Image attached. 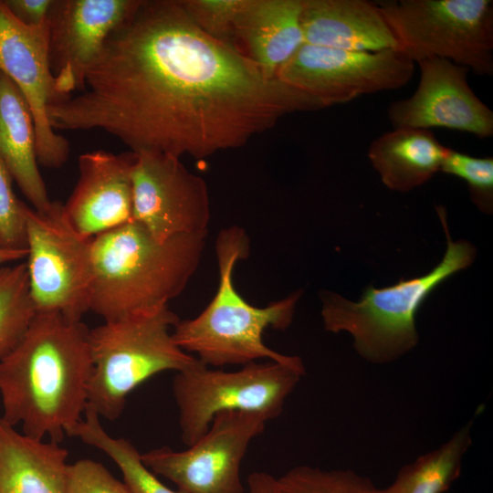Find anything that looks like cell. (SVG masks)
I'll return each instance as SVG.
<instances>
[{
  "mask_svg": "<svg viewBox=\"0 0 493 493\" xmlns=\"http://www.w3.org/2000/svg\"><path fill=\"white\" fill-rule=\"evenodd\" d=\"M440 172L464 180L470 197L483 213L493 212V158L473 157L448 148Z\"/></svg>",
  "mask_w": 493,
  "mask_h": 493,
  "instance_id": "26",
  "label": "cell"
},
{
  "mask_svg": "<svg viewBox=\"0 0 493 493\" xmlns=\"http://www.w3.org/2000/svg\"><path fill=\"white\" fill-rule=\"evenodd\" d=\"M219 281L216 292L206 308L193 319L179 320L173 337L188 353H194L205 365H246L260 359L280 363L302 362L299 356L279 353L263 341L268 328L285 330L291 324L302 295L297 290L263 308L248 303L234 283L236 265L248 257L250 241L240 226L222 229L215 244Z\"/></svg>",
  "mask_w": 493,
  "mask_h": 493,
  "instance_id": "4",
  "label": "cell"
},
{
  "mask_svg": "<svg viewBox=\"0 0 493 493\" xmlns=\"http://www.w3.org/2000/svg\"><path fill=\"white\" fill-rule=\"evenodd\" d=\"M0 71L26 100L36 129L38 164L60 168L68 159V141L51 127L47 108L66 100L58 91L48 54L47 24L26 26L16 20L0 0Z\"/></svg>",
  "mask_w": 493,
  "mask_h": 493,
  "instance_id": "13",
  "label": "cell"
},
{
  "mask_svg": "<svg viewBox=\"0 0 493 493\" xmlns=\"http://www.w3.org/2000/svg\"><path fill=\"white\" fill-rule=\"evenodd\" d=\"M83 415L70 437L76 436L109 456L121 471L123 482L131 493H184L162 483L143 464L141 453L130 440L110 435L100 425L99 414L89 404Z\"/></svg>",
  "mask_w": 493,
  "mask_h": 493,
  "instance_id": "23",
  "label": "cell"
},
{
  "mask_svg": "<svg viewBox=\"0 0 493 493\" xmlns=\"http://www.w3.org/2000/svg\"><path fill=\"white\" fill-rule=\"evenodd\" d=\"M68 450L0 417V493H66Z\"/></svg>",
  "mask_w": 493,
  "mask_h": 493,
  "instance_id": "20",
  "label": "cell"
},
{
  "mask_svg": "<svg viewBox=\"0 0 493 493\" xmlns=\"http://www.w3.org/2000/svg\"><path fill=\"white\" fill-rule=\"evenodd\" d=\"M142 0H52L47 17L48 54L60 94L83 89L87 70L107 38Z\"/></svg>",
  "mask_w": 493,
  "mask_h": 493,
  "instance_id": "15",
  "label": "cell"
},
{
  "mask_svg": "<svg viewBox=\"0 0 493 493\" xmlns=\"http://www.w3.org/2000/svg\"><path fill=\"white\" fill-rule=\"evenodd\" d=\"M0 159L33 209L47 210L52 201L38 169L36 129L29 106L14 82L1 71Z\"/></svg>",
  "mask_w": 493,
  "mask_h": 493,
  "instance_id": "19",
  "label": "cell"
},
{
  "mask_svg": "<svg viewBox=\"0 0 493 493\" xmlns=\"http://www.w3.org/2000/svg\"><path fill=\"white\" fill-rule=\"evenodd\" d=\"M416 63L420 80L415 91L387 108L393 129L443 128L481 139L493 135V111L470 88L467 68L438 58Z\"/></svg>",
  "mask_w": 493,
  "mask_h": 493,
  "instance_id": "14",
  "label": "cell"
},
{
  "mask_svg": "<svg viewBox=\"0 0 493 493\" xmlns=\"http://www.w3.org/2000/svg\"><path fill=\"white\" fill-rule=\"evenodd\" d=\"M206 236L161 242L131 221L93 237L89 310L106 321L168 305L196 271Z\"/></svg>",
  "mask_w": 493,
  "mask_h": 493,
  "instance_id": "3",
  "label": "cell"
},
{
  "mask_svg": "<svg viewBox=\"0 0 493 493\" xmlns=\"http://www.w3.org/2000/svg\"><path fill=\"white\" fill-rule=\"evenodd\" d=\"M414 63L438 58L478 76L493 75V2L490 0H392L377 3Z\"/></svg>",
  "mask_w": 493,
  "mask_h": 493,
  "instance_id": "8",
  "label": "cell"
},
{
  "mask_svg": "<svg viewBox=\"0 0 493 493\" xmlns=\"http://www.w3.org/2000/svg\"><path fill=\"white\" fill-rule=\"evenodd\" d=\"M168 305L130 314L89 330L93 369L88 404L108 420L121 414L127 396L153 375L190 368L198 359L174 341L179 321Z\"/></svg>",
  "mask_w": 493,
  "mask_h": 493,
  "instance_id": "6",
  "label": "cell"
},
{
  "mask_svg": "<svg viewBox=\"0 0 493 493\" xmlns=\"http://www.w3.org/2000/svg\"><path fill=\"white\" fill-rule=\"evenodd\" d=\"M323 109L200 29L181 0H142L107 38L76 96L51 104L54 131L102 130L131 152L205 159L284 116Z\"/></svg>",
  "mask_w": 493,
  "mask_h": 493,
  "instance_id": "1",
  "label": "cell"
},
{
  "mask_svg": "<svg viewBox=\"0 0 493 493\" xmlns=\"http://www.w3.org/2000/svg\"><path fill=\"white\" fill-rule=\"evenodd\" d=\"M35 315L26 264L0 267V360L18 344Z\"/></svg>",
  "mask_w": 493,
  "mask_h": 493,
  "instance_id": "24",
  "label": "cell"
},
{
  "mask_svg": "<svg viewBox=\"0 0 493 493\" xmlns=\"http://www.w3.org/2000/svg\"><path fill=\"white\" fill-rule=\"evenodd\" d=\"M93 369L89 329L56 312H36L0 360L1 418L37 440L60 444L81 421Z\"/></svg>",
  "mask_w": 493,
  "mask_h": 493,
  "instance_id": "2",
  "label": "cell"
},
{
  "mask_svg": "<svg viewBox=\"0 0 493 493\" xmlns=\"http://www.w3.org/2000/svg\"><path fill=\"white\" fill-rule=\"evenodd\" d=\"M66 493H131L100 463L80 459L68 465Z\"/></svg>",
  "mask_w": 493,
  "mask_h": 493,
  "instance_id": "29",
  "label": "cell"
},
{
  "mask_svg": "<svg viewBox=\"0 0 493 493\" xmlns=\"http://www.w3.org/2000/svg\"><path fill=\"white\" fill-rule=\"evenodd\" d=\"M248 493H280L278 479L266 472H253L247 479Z\"/></svg>",
  "mask_w": 493,
  "mask_h": 493,
  "instance_id": "31",
  "label": "cell"
},
{
  "mask_svg": "<svg viewBox=\"0 0 493 493\" xmlns=\"http://www.w3.org/2000/svg\"><path fill=\"white\" fill-rule=\"evenodd\" d=\"M13 178L0 159V249L27 251L26 209L13 191Z\"/></svg>",
  "mask_w": 493,
  "mask_h": 493,
  "instance_id": "28",
  "label": "cell"
},
{
  "mask_svg": "<svg viewBox=\"0 0 493 493\" xmlns=\"http://www.w3.org/2000/svg\"><path fill=\"white\" fill-rule=\"evenodd\" d=\"M134 155L132 221L161 242L207 232L211 209L205 180L188 171L178 157L151 151Z\"/></svg>",
  "mask_w": 493,
  "mask_h": 493,
  "instance_id": "12",
  "label": "cell"
},
{
  "mask_svg": "<svg viewBox=\"0 0 493 493\" xmlns=\"http://www.w3.org/2000/svg\"><path fill=\"white\" fill-rule=\"evenodd\" d=\"M11 16L19 23L38 27L47 24L52 0H1Z\"/></svg>",
  "mask_w": 493,
  "mask_h": 493,
  "instance_id": "30",
  "label": "cell"
},
{
  "mask_svg": "<svg viewBox=\"0 0 493 493\" xmlns=\"http://www.w3.org/2000/svg\"><path fill=\"white\" fill-rule=\"evenodd\" d=\"M134 152L98 150L79 158V176L66 204L67 217L87 238L132 221L131 167Z\"/></svg>",
  "mask_w": 493,
  "mask_h": 493,
  "instance_id": "16",
  "label": "cell"
},
{
  "mask_svg": "<svg viewBox=\"0 0 493 493\" xmlns=\"http://www.w3.org/2000/svg\"><path fill=\"white\" fill-rule=\"evenodd\" d=\"M305 43L362 52L400 50L377 4L366 0H302Z\"/></svg>",
  "mask_w": 493,
  "mask_h": 493,
  "instance_id": "17",
  "label": "cell"
},
{
  "mask_svg": "<svg viewBox=\"0 0 493 493\" xmlns=\"http://www.w3.org/2000/svg\"><path fill=\"white\" fill-rule=\"evenodd\" d=\"M29 292L36 312L81 320L89 310L92 238L81 236L52 201L45 212L26 209Z\"/></svg>",
  "mask_w": 493,
  "mask_h": 493,
  "instance_id": "9",
  "label": "cell"
},
{
  "mask_svg": "<svg viewBox=\"0 0 493 493\" xmlns=\"http://www.w3.org/2000/svg\"><path fill=\"white\" fill-rule=\"evenodd\" d=\"M471 419L438 447L404 465L380 493H445L461 476L464 457L472 446Z\"/></svg>",
  "mask_w": 493,
  "mask_h": 493,
  "instance_id": "22",
  "label": "cell"
},
{
  "mask_svg": "<svg viewBox=\"0 0 493 493\" xmlns=\"http://www.w3.org/2000/svg\"><path fill=\"white\" fill-rule=\"evenodd\" d=\"M302 0H247L235 26V47L269 78L305 43Z\"/></svg>",
  "mask_w": 493,
  "mask_h": 493,
  "instance_id": "18",
  "label": "cell"
},
{
  "mask_svg": "<svg viewBox=\"0 0 493 493\" xmlns=\"http://www.w3.org/2000/svg\"><path fill=\"white\" fill-rule=\"evenodd\" d=\"M436 211L446 236V249L431 271L401 278L385 288L370 285L358 301L329 290L320 293L324 329L349 333L356 352L368 362L389 363L415 348L419 341L415 318L423 302L435 288L475 260L476 247L465 239L453 241L446 209L438 206Z\"/></svg>",
  "mask_w": 493,
  "mask_h": 493,
  "instance_id": "5",
  "label": "cell"
},
{
  "mask_svg": "<svg viewBox=\"0 0 493 493\" xmlns=\"http://www.w3.org/2000/svg\"><path fill=\"white\" fill-rule=\"evenodd\" d=\"M261 414L227 411L216 414L207 431L184 451L168 446L141 454L154 474L184 493H244L240 467L251 441L263 433Z\"/></svg>",
  "mask_w": 493,
  "mask_h": 493,
  "instance_id": "11",
  "label": "cell"
},
{
  "mask_svg": "<svg viewBox=\"0 0 493 493\" xmlns=\"http://www.w3.org/2000/svg\"><path fill=\"white\" fill-rule=\"evenodd\" d=\"M27 256V251L0 249V266L14 260L22 259Z\"/></svg>",
  "mask_w": 493,
  "mask_h": 493,
  "instance_id": "32",
  "label": "cell"
},
{
  "mask_svg": "<svg viewBox=\"0 0 493 493\" xmlns=\"http://www.w3.org/2000/svg\"><path fill=\"white\" fill-rule=\"evenodd\" d=\"M305 373L303 362H254L227 372L210 369L198 360L176 372L172 383L182 441L191 446L222 412L254 413L267 421L278 417Z\"/></svg>",
  "mask_w": 493,
  "mask_h": 493,
  "instance_id": "7",
  "label": "cell"
},
{
  "mask_svg": "<svg viewBox=\"0 0 493 493\" xmlns=\"http://www.w3.org/2000/svg\"><path fill=\"white\" fill-rule=\"evenodd\" d=\"M447 149L430 130L401 128L374 139L368 158L387 188L405 193L440 171Z\"/></svg>",
  "mask_w": 493,
  "mask_h": 493,
  "instance_id": "21",
  "label": "cell"
},
{
  "mask_svg": "<svg viewBox=\"0 0 493 493\" xmlns=\"http://www.w3.org/2000/svg\"><path fill=\"white\" fill-rule=\"evenodd\" d=\"M277 479L280 493H380V488L369 477L351 469L301 465Z\"/></svg>",
  "mask_w": 493,
  "mask_h": 493,
  "instance_id": "25",
  "label": "cell"
},
{
  "mask_svg": "<svg viewBox=\"0 0 493 493\" xmlns=\"http://www.w3.org/2000/svg\"><path fill=\"white\" fill-rule=\"evenodd\" d=\"M181 1L200 29L213 38L235 47L236 23L247 0Z\"/></svg>",
  "mask_w": 493,
  "mask_h": 493,
  "instance_id": "27",
  "label": "cell"
},
{
  "mask_svg": "<svg viewBox=\"0 0 493 493\" xmlns=\"http://www.w3.org/2000/svg\"><path fill=\"white\" fill-rule=\"evenodd\" d=\"M414 71V62L401 50L362 52L304 43L276 77L326 108L400 89Z\"/></svg>",
  "mask_w": 493,
  "mask_h": 493,
  "instance_id": "10",
  "label": "cell"
}]
</instances>
